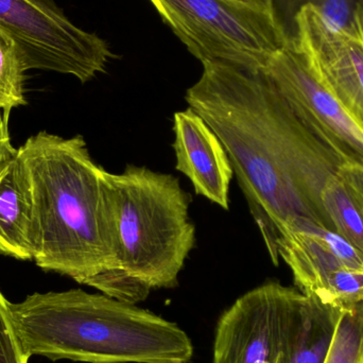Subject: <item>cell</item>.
<instances>
[{
  "instance_id": "6da1fadb",
  "label": "cell",
  "mask_w": 363,
  "mask_h": 363,
  "mask_svg": "<svg viewBox=\"0 0 363 363\" xmlns=\"http://www.w3.org/2000/svg\"><path fill=\"white\" fill-rule=\"evenodd\" d=\"M202 65L186 102L223 144L264 247L279 266L277 245L286 235L308 223L334 232L322 194L349 163L262 69Z\"/></svg>"
},
{
  "instance_id": "7a4b0ae2",
  "label": "cell",
  "mask_w": 363,
  "mask_h": 363,
  "mask_svg": "<svg viewBox=\"0 0 363 363\" xmlns=\"http://www.w3.org/2000/svg\"><path fill=\"white\" fill-rule=\"evenodd\" d=\"M33 202V260L106 296L136 305L146 296L119 274L104 192L106 169L81 135L40 132L17 149Z\"/></svg>"
},
{
  "instance_id": "3957f363",
  "label": "cell",
  "mask_w": 363,
  "mask_h": 363,
  "mask_svg": "<svg viewBox=\"0 0 363 363\" xmlns=\"http://www.w3.org/2000/svg\"><path fill=\"white\" fill-rule=\"evenodd\" d=\"M9 313L28 359L188 363L194 355L189 336L176 323L104 294H33L9 302Z\"/></svg>"
},
{
  "instance_id": "277c9868",
  "label": "cell",
  "mask_w": 363,
  "mask_h": 363,
  "mask_svg": "<svg viewBox=\"0 0 363 363\" xmlns=\"http://www.w3.org/2000/svg\"><path fill=\"white\" fill-rule=\"evenodd\" d=\"M111 238L119 274L148 298L174 288L196 245L191 198L172 174L128 165L104 172Z\"/></svg>"
},
{
  "instance_id": "5b68a950",
  "label": "cell",
  "mask_w": 363,
  "mask_h": 363,
  "mask_svg": "<svg viewBox=\"0 0 363 363\" xmlns=\"http://www.w3.org/2000/svg\"><path fill=\"white\" fill-rule=\"evenodd\" d=\"M201 63L262 69L287 45L275 0H150Z\"/></svg>"
},
{
  "instance_id": "8992f818",
  "label": "cell",
  "mask_w": 363,
  "mask_h": 363,
  "mask_svg": "<svg viewBox=\"0 0 363 363\" xmlns=\"http://www.w3.org/2000/svg\"><path fill=\"white\" fill-rule=\"evenodd\" d=\"M0 31L18 47L26 70L86 83L106 72L113 57L106 40L74 25L53 0H0Z\"/></svg>"
},
{
  "instance_id": "52a82bcc",
  "label": "cell",
  "mask_w": 363,
  "mask_h": 363,
  "mask_svg": "<svg viewBox=\"0 0 363 363\" xmlns=\"http://www.w3.org/2000/svg\"><path fill=\"white\" fill-rule=\"evenodd\" d=\"M304 296L279 281L243 294L218 321L213 363H287Z\"/></svg>"
},
{
  "instance_id": "ba28073f",
  "label": "cell",
  "mask_w": 363,
  "mask_h": 363,
  "mask_svg": "<svg viewBox=\"0 0 363 363\" xmlns=\"http://www.w3.org/2000/svg\"><path fill=\"white\" fill-rule=\"evenodd\" d=\"M262 70L347 163L363 168V125L315 78L290 36Z\"/></svg>"
},
{
  "instance_id": "9c48e42d",
  "label": "cell",
  "mask_w": 363,
  "mask_h": 363,
  "mask_svg": "<svg viewBox=\"0 0 363 363\" xmlns=\"http://www.w3.org/2000/svg\"><path fill=\"white\" fill-rule=\"evenodd\" d=\"M290 38L315 78L363 125V40L326 27L311 6L296 13Z\"/></svg>"
},
{
  "instance_id": "30bf717a",
  "label": "cell",
  "mask_w": 363,
  "mask_h": 363,
  "mask_svg": "<svg viewBox=\"0 0 363 363\" xmlns=\"http://www.w3.org/2000/svg\"><path fill=\"white\" fill-rule=\"evenodd\" d=\"M174 133L177 170L191 182L196 194L228 211L234 170L221 140L189 106L174 113Z\"/></svg>"
},
{
  "instance_id": "8fae6325",
  "label": "cell",
  "mask_w": 363,
  "mask_h": 363,
  "mask_svg": "<svg viewBox=\"0 0 363 363\" xmlns=\"http://www.w3.org/2000/svg\"><path fill=\"white\" fill-rule=\"evenodd\" d=\"M0 254L33 260V202L18 155L0 167Z\"/></svg>"
},
{
  "instance_id": "7c38bea8",
  "label": "cell",
  "mask_w": 363,
  "mask_h": 363,
  "mask_svg": "<svg viewBox=\"0 0 363 363\" xmlns=\"http://www.w3.org/2000/svg\"><path fill=\"white\" fill-rule=\"evenodd\" d=\"M322 203L334 232L363 254V168L342 166L326 184Z\"/></svg>"
},
{
  "instance_id": "4fadbf2b",
  "label": "cell",
  "mask_w": 363,
  "mask_h": 363,
  "mask_svg": "<svg viewBox=\"0 0 363 363\" xmlns=\"http://www.w3.org/2000/svg\"><path fill=\"white\" fill-rule=\"evenodd\" d=\"M343 309L305 294L288 351L287 363H324Z\"/></svg>"
},
{
  "instance_id": "5bb4252c",
  "label": "cell",
  "mask_w": 363,
  "mask_h": 363,
  "mask_svg": "<svg viewBox=\"0 0 363 363\" xmlns=\"http://www.w3.org/2000/svg\"><path fill=\"white\" fill-rule=\"evenodd\" d=\"M275 4L289 13L291 25L303 6H311L317 9L326 27L341 35L363 40V0H275Z\"/></svg>"
},
{
  "instance_id": "9a60e30c",
  "label": "cell",
  "mask_w": 363,
  "mask_h": 363,
  "mask_svg": "<svg viewBox=\"0 0 363 363\" xmlns=\"http://www.w3.org/2000/svg\"><path fill=\"white\" fill-rule=\"evenodd\" d=\"M25 63L18 47L0 31V110L25 106Z\"/></svg>"
},
{
  "instance_id": "2e32d148",
  "label": "cell",
  "mask_w": 363,
  "mask_h": 363,
  "mask_svg": "<svg viewBox=\"0 0 363 363\" xmlns=\"http://www.w3.org/2000/svg\"><path fill=\"white\" fill-rule=\"evenodd\" d=\"M324 363H363V302L343 309Z\"/></svg>"
},
{
  "instance_id": "e0dca14e",
  "label": "cell",
  "mask_w": 363,
  "mask_h": 363,
  "mask_svg": "<svg viewBox=\"0 0 363 363\" xmlns=\"http://www.w3.org/2000/svg\"><path fill=\"white\" fill-rule=\"evenodd\" d=\"M11 323L9 301L0 292V363H28Z\"/></svg>"
},
{
  "instance_id": "ac0fdd59",
  "label": "cell",
  "mask_w": 363,
  "mask_h": 363,
  "mask_svg": "<svg viewBox=\"0 0 363 363\" xmlns=\"http://www.w3.org/2000/svg\"><path fill=\"white\" fill-rule=\"evenodd\" d=\"M9 116L10 113L0 110V167L17 155V149L13 148L11 144Z\"/></svg>"
}]
</instances>
